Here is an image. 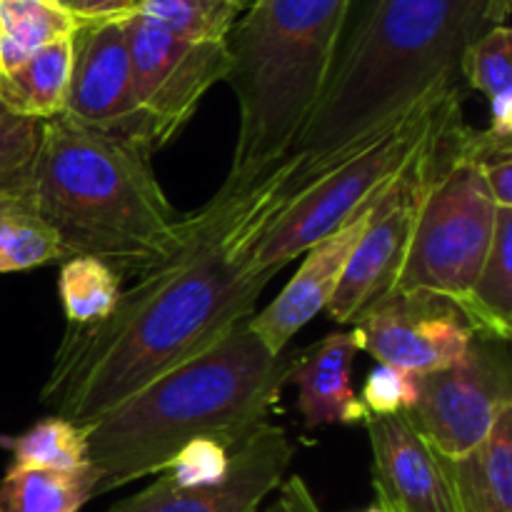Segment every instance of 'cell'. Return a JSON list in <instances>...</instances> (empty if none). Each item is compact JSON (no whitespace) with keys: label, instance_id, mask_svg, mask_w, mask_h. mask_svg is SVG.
I'll return each mask as SVG.
<instances>
[{"label":"cell","instance_id":"28","mask_svg":"<svg viewBox=\"0 0 512 512\" xmlns=\"http://www.w3.org/2000/svg\"><path fill=\"white\" fill-rule=\"evenodd\" d=\"M238 443H228V440L218 438L193 440V443L183 445L175 453V458L170 460V465L163 473L178 485L213 483V480H220L228 473L233 448Z\"/></svg>","mask_w":512,"mask_h":512},{"label":"cell","instance_id":"5","mask_svg":"<svg viewBox=\"0 0 512 512\" xmlns=\"http://www.w3.org/2000/svg\"><path fill=\"white\" fill-rule=\"evenodd\" d=\"M350 0H253L230 28L228 83L238 98L230 173L288 158L320 103Z\"/></svg>","mask_w":512,"mask_h":512},{"label":"cell","instance_id":"11","mask_svg":"<svg viewBox=\"0 0 512 512\" xmlns=\"http://www.w3.org/2000/svg\"><path fill=\"white\" fill-rule=\"evenodd\" d=\"M295 458L288 433L273 423L250 430L233 448L228 473L213 483L178 485L165 473L108 512H260Z\"/></svg>","mask_w":512,"mask_h":512},{"label":"cell","instance_id":"14","mask_svg":"<svg viewBox=\"0 0 512 512\" xmlns=\"http://www.w3.org/2000/svg\"><path fill=\"white\" fill-rule=\"evenodd\" d=\"M375 490L390 512H460L448 460L435 453L405 415L365 420Z\"/></svg>","mask_w":512,"mask_h":512},{"label":"cell","instance_id":"1","mask_svg":"<svg viewBox=\"0 0 512 512\" xmlns=\"http://www.w3.org/2000/svg\"><path fill=\"white\" fill-rule=\"evenodd\" d=\"M290 153L260 173H228L218 193L183 215V240L113 313L88 328L68 325L40 403L58 418L93 425L168 370L188 363L255 315L275 273L253 253L280 210L313 180Z\"/></svg>","mask_w":512,"mask_h":512},{"label":"cell","instance_id":"18","mask_svg":"<svg viewBox=\"0 0 512 512\" xmlns=\"http://www.w3.org/2000/svg\"><path fill=\"white\" fill-rule=\"evenodd\" d=\"M448 470L460 512H512V410L473 453L448 460Z\"/></svg>","mask_w":512,"mask_h":512},{"label":"cell","instance_id":"21","mask_svg":"<svg viewBox=\"0 0 512 512\" xmlns=\"http://www.w3.org/2000/svg\"><path fill=\"white\" fill-rule=\"evenodd\" d=\"M63 245L30 200L28 190L0 193V273L63 263Z\"/></svg>","mask_w":512,"mask_h":512},{"label":"cell","instance_id":"30","mask_svg":"<svg viewBox=\"0 0 512 512\" xmlns=\"http://www.w3.org/2000/svg\"><path fill=\"white\" fill-rule=\"evenodd\" d=\"M483 175L498 208H512V153H500L485 160Z\"/></svg>","mask_w":512,"mask_h":512},{"label":"cell","instance_id":"23","mask_svg":"<svg viewBox=\"0 0 512 512\" xmlns=\"http://www.w3.org/2000/svg\"><path fill=\"white\" fill-rule=\"evenodd\" d=\"M460 78L490 100V133L512 138V33L508 25L488 28L468 45Z\"/></svg>","mask_w":512,"mask_h":512},{"label":"cell","instance_id":"20","mask_svg":"<svg viewBox=\"0 0 512 512\" xmlns=\"http://www.w3.org/2000/svg\"><path fill=\"white\" fill-rule=\"evenodd\" d=\"M98 470L90 463L73 470L10 465L0 480V512H80L98 498Z\"/></svg>","mask_w":512,"mask_h":512},{"label":"cell","instance_id":"2","mask_svg":"<svg viewBox=\"0 0 512 512\" xmlns=\"http://www.w3.org/2000/svg\"><path fill=\"white\" fill-rule=\"evenodd\" d=\"M485 0H350L320 103L293 153L320 178L378 135L460 88Z\"/></svg>","mask_w":512,"mask_h":512},{"label":"cell","instance_id":"26","mask_svg":"<svg viewBox=\"0 0 512 512\" xmlns=\"http://www.w3.org/2000/svg\"><path fill=\"white\" fill-rule=\"evenodd\" d=\"M135 13L188 40H225L243 13L240 0H143Z\"/></svg>","mask_w":512,"mask_h":512},{"label":"cell","instance_id":"13","mask_svg":"<svg viewBox=\"0 0 512 512\" xmlns=\"http://www.w3.org/2000/svg\"><path fill=\"white\" fill-rule=\"evenodd\" d=\"M123 20H80L73 33V73L65 115L140 145L153 155L135 105L133 65Z\"/></svg>","mask_w":512,"mask_h":512},{"label":"cell","instance_id":"38","mask_svg":"<svg viewBox=\"0 0 512 512\" xmlns=\"http://www.w3.org/2000/svg\"><path fill=\"white\" fill-rule=\"evenodd\" d=\"M60 3H63V5H65V0H60Z\"/></svg>","mask_w":512,"mask_h":512},{"label":"cell","instance_id":"36","mask_svg":"<svg viewBox=\"0 0 512 512\" xmlns=\"http://www.w3.org/2000/svg\"><path fill=\"white\" fill-rule=\"evenodd\" d=\"M140 3H143V0H135V5H140ZM135 10H138V8H135Z\"/></svg>","mask_w":512,"mask_h":512},{"label":"cell","instance_id":"34","mask_svg":"<svg viewBox=\"0 0 512 512\" xmlns=\"http://www.w3.org/2000/svg\"><path fill=\"white\" fill-rule=\"evenodd\" d=\"M363 512H390L388 508H385V505H375V508H368V510H363Z\"/></svg>","mask_w":512,"mask_h":512},{"label":"cell","instance_id":"33","mask_svg":"<svg viewBox=\"0 0 512 512\" xmlns=\"http://www.w3.org/2000/svg\"><path fill=\"white\" fill-rule=\"evenodd\" d=\"M512 0H485V25L488 28H498V25H508Z\"/></svg>","mask_w":512,"mask_h":512},{"label":"cell","instance_id":"27","mask_svg":"<svg viewBox=\"0 0 512 512\" xmlns=\"http://www.w3.org/2000/svg\"><path fill=\"white\" fill-rule=\"evenodd\" d=\"M43 143V120L23 118L0 103V193L28 188Z\"/></svg>","mask_w":512,"mask_h":512},{"label":"cell","instance_id":"24","mask_svg":"<svg viewBox=\"0 0 512 512\" xmlns=\"http://www.w3.org/2000/svg\"><path fill=\"white\" fill-rule=\"evenodd\" d=\"M123 275L115 273L108 263L95 258H68L63 260L58 278L60 303L65 318L73 328H88L100 323L113 313L118 305Z\"/></svg>","mask_w":512,"mask_h":512},{"label":"cell","instance_id":"16","mask_svg":"<svg viewBox=\"0 0 512 512\" xmlns=\"http://www.w3.org/2000/svg\"><path fill=\"white\" fill-rule=\"evenodd\" d=\"M358 353L360 340L355 328L330 333L313 348L300 350L288 383L298 388V408L308 428L368 420V413L353 390Z\"/></svg>","mask_w":512,"mask_h":512},{"label":"cell","instance_id":"15","mask_svg":"<svg viewBox=\"0 0 512 512\" xmlns=\"http://www.w3.org/2000/svg\"><path fill=\"white\" fill-rule=\"evenodd\" d=\"M378 205V203H375ZM375 205L335 230L325 240L315 243L305 253L303 265L293 275L288 285L278 293V298L265 310L250 318V330L260 338V343L270 353H285L293 345V338L320 313L328 308L343 280L348 260L353 255L355 245L363 238L365 228L370 223Z\"/></svg>","mask_w":512,"mask_h":512},{"label":"cell","instance_id":"32","mask_svg":"<svg viewBox=\"0 0 512 512\" xmlns=\"http://www.w3.org/2000/svg\"><path fill=\"white\" fill-rule=\"evenodd\" d=\"M268 512H320V508L315 503L310 488L305 485V480L293 475V478L280 483L278 498H275V503L270 505Z\"/></svg>","mask_w":512,"mask_h":512},{"label":"cell","instance_id":"8","mask_svg":"<svg viewBox=\"0 0 512 512\" xmlns=\"http://www.w3.org/2000/svg\"><path fill=\"white\" fill-rule=\"evenodd\" d=\"M123 25L135 105L155 153L188 125L205 93L228 78L230 50L225 40L180 38L140 13H130Z\"/></svg>","mask_w":512,"mask_h":512},{"label":"cell","instance_id":"12","mask_svg":"<svg viewBox=\"0 0 512 512\" xmlns=\"http://www.w3.org/2000/svg\"><path fill=\"white\" fill-rule=\"evenodd\" d=\"M360 350L380 365L425 375L458 365L473 343L460 310L443 298L388 293L355 323Z\"/></svg>","mask_w":512,"mask_h":512},{"label":"cell","instance_id":"39","mask_svg":"<svg viewBox=\"0 0 512 512\" xmlns=\"http://www.w3.org/2000/svg\"><path fill=\"white\" fill-rule=\"evenodd\" d=\"M58 3H60V0H58Z\"/></svg>","mask_w":512,"mask_h":512},{"label":"cell","instance_id":"35","mask_svg":"<svg viewBox=\"0 0 512 512\" xmlns=\"http://www.w3.org/2000/svg\"><path fill=\"white\" fill-rule=\"evenodd\" d=\"M250 3H253V0H243V5H245V8H248V5H250Z\"/></svg>","mask_w":512,"mask_h":512},{"label":"cell","instance_id":"10","mask_svg":"<svg viewBox=\"0 0 512 512\" xmlns=\"http://www.w3.org/2000/svg\"><path fill=\"white\" fill-rule=\"evenodd\" d=\"M455 113H460V93L450 98L433 133L375 205L368 228L350 255L343 280L325 308L335 323L355 325L380 298H385L395 288L410 238H413L415 220L438 170L440 133Z\"/></svg>","mask_w":512,"mask_h":512},{"label":"cell","instance_id":"22","mask_svg":"<svg viewBox=\"0 0 512 512\" xmlns=\"http://www.w3.org/2000/svg\"><path fill=\"white\" fill-rule=\"evenodd\" d=\"M80 20L58 0H0V73L55 40L70 38Z\"/></svg>","mask_w":512,"mask_h":512},{"label":"cell","instance_id":"29","mask_svg":"<svg viewBox=\"0 0 512 512\" xmlns=\"http://www.w3.org/2000/svg\"><path fill=\"white\" fill-rule=\"evenodd\" d=\"M418 400V375L408 370L378 365L368 375L363 385V403L368 418H385V415H403Z\"/></svg>","mask_w":512,"mask_h":512},{"label":"cell","instance_id":"6","mask_svg":"<svg viewBox=\"0 0 512 512\" xmlns=\"http://www.w3.org/2000/svg\"><path fill=\"white\" fill-rule=\"evenodd\" d=\"M498 143L490 130L468 128L463 110L438 140V170L415 220L395 288L443 298L458 308L493 245L498 203L483 175V158Z\"/></svg>","mask_w":512,"mask_h":512},{"label":"cell","instance_id":"7","mask_svg":"<svg viewBox=\"0 0 512 512\" xmlns=\"http://www.w3.org/2000/svg\"><path fill=\"white\" fill-rule=\"evenodd\" d=\"M455 93H460V88L450 90L428 108L405 118L358 153L335 163L318 180L305 185L258 240L253 253L255 268L278 275L315 243L378 203L433 133L435 123Z\"/></svg>","mask_w":512,"mask_h":512},{"label":"cell","instance_id":"9","mask_svg":"<svg viewBox=\"0 0 512 512\" xmlns=\"http://www.w3.org/2000/svg\"><path fill=\"white\" fill-rule=\"evenodd\" d=\"M508 410L510 343L473 335L458 365L418 375V400L403 415L435 453L455 460L483 445Z\"/></svg>","mask_w":512,"mask_h":512},{"label":"cell","instance_id":"19","mask_svg":"<svg viewBox=\"0 0 512 512\" xmlns=\"http://www.w3.org/2000/svg\"><path fill=\"white\" fill-rule=\"evenodd\" d=\"M460 315L480 338L510 343L512 338V208L498 210L493 245L473 288L458 305Z\"/></svg>","mask_w":512,"mask_h":512},{"label":"cell","instance_id":"4","mask_svg":"<svg viewBox=\"0 0 512 512\" xmlns=\"http://www.w3.org/2000/svg\"><path fill=\"white\" fill-rule=\"evenodd\" d=\"M25 190L65 260L95 258L138 278L183 240V215L165 198L150 153L65 113L43 123Z\"/></svg>","mask_w":512,"mask_h":512},{"label":"cell","instance_id":"17","mask_svg":"<svg viewBox=\"0 0 512 512\" xmlns=\"http://www.w3.org/2000/svg\"><path fill=\"white\" fill-rule=\"evenodd\" d=\"M73 73V35L45 45L18 68L0 73V103L23 118L53 120L65 113Z\"/></svg>","mask_w":512,"mask_h":512},{"label":"cell","instance_id":"3","mask_svg":"<svg viewBox=\"0 0 512 512\" xmlns=\"http://www.w3.org/2000/svg\"><path fill=\"white\" fill-rule=\"evenodd\" d=\"M298 353H270L245 320L213 348L115 405L88 425V463L100 475L98 495L163 473L193 440L238 443L268 423Z\"/></svg>","mask_w":512,"mask_h":512},{"label":"cell","instance_id":"25","mask_svg":"<svg viewBox=\"0 0 512 512\" xmlns=\"http://www.w3.org/2000/svg\"><path fill=\"white\" fill-rule=\"evenodd\" d=\"M15 465L73 470L88 463V425L50 415L10 440Z\"/></svg>","mask_w":512,"mask_h":512},{"label":"cell","instance_id":"31","mask_svg":"<svg viewBox=\"0 0 512 512\" xmlns=\"http://www.w3.org/2000/svg\"><path fill=\"white\" fill-rule=\"evenodd\" d=\"M65 8L78 20L128 18L135 13V0H65Z\"/></svg>","mask_w":512,"mask_h":512},{"label":"cell","instance_id":"37","mask_svg":"<svg viewBox=\"0 0 512 512\" xmlns=\"http://www.w3.org/2000/svg\"><path fill=\"white\" fill-rule=\"evenodd\" d=\"M240 5H243V0H240ZM243 10H245V5H243Z\"/></svg>","mask_w":512,"mask_h":512}]
</instances>
